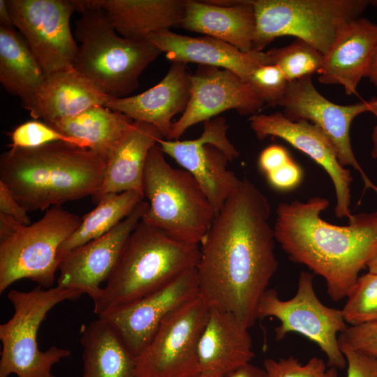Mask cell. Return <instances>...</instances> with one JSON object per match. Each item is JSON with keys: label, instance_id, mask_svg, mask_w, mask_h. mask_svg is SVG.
<instances>
[{"label": "cell", "instance_id": "3957f363", "mask_svg": "<svg viewBox=\"0 0 377 377\" xmlns=\"http://www.w3.org/2000/svg\"><path fill=\"white\" fill-rule=\"evenodd\" d=\"M107 161L86 147L54 142L34 148H14L0 156V180L29 212L95 196Z\"/></svg>", "mask_w": 377, "mask_h": 377}, {"label": "cell", "instance_id": "52a82bcc", "mask_svg": "<svg viewBox=\"0 0 377 377\" xmlns=\"http://www.w3.org/2000/svg\"><path fill=\"white\" fill-rule=\"evenodd\" d=\"M81 221L61 206L50 207L29 225L0 214V293L24 279L50 288L61 263L59 249Z\"/></svg>", "mask_w": 377, "mask_h": 377}, {"label": "cell", "instance_id": "6da1fadb", "mask_svg": "<svg viewBox=\"0 0 377 377\" xmlns=\"http://www.w3.org/2000/svg\"><path fill=\"white\" fill-rule=\"evenodd\" d=\"M267 198L244 178L215 215L196 266L199 295L209 308L235 315L247 328L279 263Z\"/></svg>", "mask_w": 377, "mask_h": 377}, {"label": "cell", "instance_id": "5b68a950", "mask_svg": "<svg viewBox=\"0 0 377 377\" xmlns=\"http://www.w3.org/2000/svg\"><path fill=\"white\" fill-rule=\"evenodd\" d=\"M75 31L80 45L74 68L110 97L134 91L142 73L162 53L147 40L120 36L101 8L81 13Z\"/></svg>", "mask_w": 377, "mask_h": 377}, {"label": "cell", "instance_id": "7a4b0ae2", "mask_svg": "<svg viewBox=\"0 0 377 377\" xmlns=\"http://www.w3.org/2000/svg\"><path fill=\"white\" fill-rule=\"evenodd\" d=\"M329 205L322 197L281 202L273 229L290 259L324 278L328 295L339 302L377 252V212L352 214L348 225L337 226L320 216Z\"/></svg>", "mask_w": 377, "mask_h": 377}, {"label": "cell", "instance_id": "ba28073f", "mask_svg": "<svg viewBox=\"0 0 377 377\" xmlns=\"http://www.w3.org/2000/svg\"><path fill=\"white\" fill-rule=\"evenodd\" d=\"M82 295L58 286L50 288L38 286L29 291L10 290L8 299L14 312L0 325V377L11 374L17 377H56L52 373L53 366L68 357L71 352L57 346L40 350L38 331L52 308L66 300H77Z\"/></svg>", "mask_w": 377, "mask_h": 377}, {"label": "cell", "instance_id": "7bdbcfd3", "mask_svg": "<svg viewBox=\"0 0 377 377\" xmlns=\"http://www.w3.org/2000/svg\"><path fill=\"white\" fill-rule=\"evenodd\" d=\"M0 26L5 27H14L6 0H0Z\"/></svg>", "mask_w": 377, "mask_h": 377}, {"label": "cell", "instance_id": "d6986e66", "mask_svg": "<svg viewBox=\"0 0 377 377\" xmlns=\"http://www.w3.org/2000/svg\"><path fill=\"white\" fill-rule=\"evenodd\" d=\"M190 74L186 64L172 63L157 84L137 95L110 97L104 106L133 121L155 126L165 139L169 140L173 117L183 113L189 100Z\"/></svg>", "mask_w": 377, "mask_h": 377}, {"label": "cell", "instance_id": "836d02e7", "mask_svg": "<svg viewBox=\"0 0 377 377\" xmlns=\"http://www.w3.org/2000/svg\"><path fill=\"white\" fill-rule=\"evenodd\" d=\"M10 137L11 143L9 147L14 148H34L59 141L80 146L77 140L38 119L29 120L17 126L10 133Z\"/></svg>", "mask_w": 377, "mask_h": 377}, {"label": "cell", "instance_id": "ab89813d", "mask_svg": "<svg viewBox=\"0 0 377 377\" xmlns=\"http://www.w3.org/2000/svg\"><path fill=\"white\" fill-rule=\"evenodd\" d=\"M291 159L289 152L285 147L279 145H272L261 151L258 158V166L265 175H267Z\"/></svg>", "mask_w": 377, "mask_h": 377}, {"label": "cell", "instance_id": "d590c367", "mask_svg": "<svg viewBox=\"0 0 377 377\" xmlns=\"http://www.w3.org/2000/svg\"><path fill=\"white\" fill-rule=\"evenodd\" d=\"M347 366V377H377V357L354 349L339 339Z\"/></svg>", "mask_w": 377, "mask_h": 377}, {"label": "cell", "instance_id": "f546056e", "mask_svg": "<svg viewBox=\"0 0 377 377\" xmlns=\"http://www.w3.org/2000/svg\"><path fill=\"white\" fill-rule=\"evenodd\" d=\"M144 200V197L135 191L108 193L102 196L96 202L97 205L82 217L80 226L61 244L59 249L61 261L72 249L112 230Z\"/></svg>", "mask_w": 377, "mask_h": 377}, {"label": "cell", "instance_id": "ffe728a7", "mask_svg": "<svg viewBox=\"0 0 377 377\" xmlns=\"http://www.w3.org/2000/svg\"><path fill=\"white\" fill-rule=\"evenodd\" d=\"M376 47V23L362 17L348 22L324 54L319 82L341 84L346 94H356L360 82L367 77Z\"/></svg>", "mask_w": 377, "mask_h": 377}, {"label": "cell", "instance_id": "44dd1931", "mask_svg": "<svg viewBox=\"0 0 377 377\" xmlns=\"http://www.w3.org/2000/svg\"><path fill=\"white\" fill-rule=\"evenodd\" d=\"M147 40L164 52L172 63L218 67L235 73L245 81L257 66L269 64L267 52H244L207 36H190L168 30L153 34Z\"/></svg>", "mask_w": 377, "mask_h": 377}, {"label": "cell", "instance_id": "e0dca14e", "mask_svg": "<svg viewBox=\"0 0 377 377\" xmlns=\"http://www.w3.org/2000/svg\"><path fill=\"white\" fill-rule=\"evenodd\" d=\"M199 295L196 267L166 286L98 316L108 321L135 356L149 344L163 321Z\"/></svg>", "mask_w": 377, "mask_h": 377}, {"label": "cell", "instance_id": "f6af8a7d", "mask_svg": "<svg viewBox=\"0 0 377 377\" xmlns=\"http://www.w3.org/2000/svg\"><path fill=\"white\" fill-rule=\"evenodd\" d=\"M367 267L369 270L368 272L377 274V252L369 261Z\"/></svg>", "mask_w": 377, "mask_h": 377}, {"label": "cell", "instance_id": "277c9868", "mask_svg": "<svg viewBox=\"0 0 377 377\" xmlns=\"http://www.w3.org/2000/svg\"><path fill=\"white\" fill-rule=\"evenodd\" d=\"M200 256V246L174 239L141 219L94 301V313L100 316L166 286L196 267Z\"/></svg>", "mask_w": 377, "mask_h": 377}, {"label": "cell", "instance_id": "30bf717a", "mask_svg": "<svg viewBox=\"0 0 377 377\" xmlns=\"http://www.w3.org/2000/svg\"><path fill=\"white\" fill-rule=\"evenodd\" d=\"M273 317L280 325L275 328L277 341L288 333H298L319 346L327 358V365L343 369L346 361L339 344V334L348 327L341 309L329 307L317 297L313 276L302 272L295 295L281 300L274 288L267 289L258 306V318Z\"/></svg>", "mask_w": 377, "mask_h": 377}, {"label": "cell", "instance_id": "2e32d148", "mask_svg": "<svg viewBox=\"0 0 377 377\" xmlns=\"http://www.w3.org/2000/svg\"><path fill=\"white\" fill-rule=\"evenodd\" d=\"M148 207L144 200L112 230L72 249L62 258L58 286L87 294L93 302L117 267L126 243Z\"/></svg>", "mask_w": 377, "mask_h": 377}, {"label": "cell", "instance_id": "603a6c76", "mask_svg": "<svg viewBox=\"0 0 377 377\" xmlns=\"http://www.w3.org/2000/svg\"><path fill=\"white\" fill-rule=\"evenodd\" d=\"M256 24L251 0H186L180 26L250 52L253 50Z\"/></svg>", "mask_w": 377, "mask_h": 377}, {"label": "cell", "instance_id": "7c38bea8", "mask_svg": "<svg viewBox=\"0 0 377 377\" xmlns=\"http://www.w3.org/2000/svg\"><path fill=\"white\" fill-rule=\"evenodd\" d=\"M228 125L219 117L203 122L200 136L194 140L161 139L158 146L165 154L189 172L216 214L239 188L242 179L227 167L239 156L227 137Z\"/></svg>", "mask_w": 377, "mask_h": 377}, {"label": "cell", "instance_id": "4316f807", "mask_svg": "<svg viewBox=\"0 0 377 377\" xmlns=\"http://www.w3.org/2000/svg\"><path fill=\"white\" fill-rule=\"evenodd\" d=\"M82 377H138L136 356L112 325L98 317L82 331Z\"/></svg>", "mask_w": 377, "mask_h": 377}, {"label": "cell", "instance_id": "83f0119b", "mask_svg": "<svg viewBox=\"0 0 377 377\" xmlns=\"http://www.w3.org/2000/svg\"><path fill=\"white\" fill-rule=\"evenodd\" d=\"M132 122L124 114L98 105L77 116L48 124L107 161Z\"/></svg>", "mask_w": 377, "mask_h": 377}, {"label": "cell", "instance_id": "8992f818", "mask_svg": "<svg viewBox=\"0 0 377 377\" xmlns=\"http://www.w3.org/2000/svg\"><path fill=\"white\" fill-rule=\"evenodd\" d=\"M142 190L148 207L142 221L174 239L200 246L215 212L193 175L172 167L158 145L149 153Z\"/></svg>", "mask_w": 377, "mask_h": 377}, {"label": "cell", "instance_id": "5bb4252c", "mask_svg": "<svg viewBox=\"0 0 377 377\" xmlns=\"http://www.w3.org/2000/svg\"><path fill=\"white\" fill-rule=\"evenodd\" d=\"M290 121L306 120L321 130L331 142L340 163L352 166L362 177L364 186L377 195V185L364 173L352 149L350 128L353 119L369 112V101L354 104H336L323 96L315 87L312 75L289 82L279 105Z\"/></svg>", "mask_w": 377, "mask_h": 377}, {"label": "cell", "instance_id": "ac0fdd59", "mask_svg": "<svg viewBox=\"0 0 377 377\" xmlns=\"http://www.w3.org/2000/svg\"><path fill=\"white\" fill-rule=\"evenodd\" d=\"M250 128L259 140L276 137L309 156L320 165L331 178L335 189L337 217H346L352 214L350 184L352 177L348 169L339 162L333 145L320 128L306 120L292 121L282 112L250 116Z\"/></svg>", "mask_w": 377, "mask_h": 377}, {"label": "cell", "instance_id": "e575fe53", "mask_svg": "<svg viewBox=\"0 0 377 377\" xmlns=\"http://www.w3.org/2000/svg\"><path fill=\"white\" fill-rule=\"evenodd\" d=\"M247 82L263 103L270 106L279 105L289 83L280 68L273 64L257 66Z\"/></svg>", "mask_w": 377, "mask_h": 377}, {"label": "cell", "instance_id": "cb8c5ba5", "mask_svg": "<svg viewBox=\"0 0 377 377\" xmlns=\"http://www.w3.org/2000/svg\"><path fill=\"white\" fill-rule=\"evenodd\" d=\"M109 98L72 68L46 76L39 89L22 106L34 119L50 124L77 116L93 106L104 105Z\"/></svg>", "mask_w": 377, "mask_h": 377}, {"label": "cell", "instance_id": "4fadbf2b", "mask_svg": "<svg viewBox=\"0 0 377 377\" xmlns=\"http://www.w3.org/2000/svg\"><path fill=\"white\" fill-rule=\"evenodd\" d=\"M13 26L21 33L45 76L74 68L78 46L70 20L74 0H6Z\"/></svg>", "mask_w": 377, "mask_h": 377}, {"label": "cell", "instance_id": "bcb514c9", "mask_svg": "<svg viewBox=\"0 0 377 377\" xmlns=\"http://www.w3.org/2000/svg\"><path fill=\"white\" fill-rule=\"evenodd\" d=\"M369 4L377 8V0H371L369 1Z\"/></svg>", "mask_w": 377, "mask_h": 377}, {"label": "cell", "instance_id": "ee69618b", "mask_svg": "<svg viewBox=\"0 0 377 377\" xmlns=\"http://www.w3.org/2000/svg\"><path fill=\"white\" fill-rule=\"evenodd\" d=\"M374 86L377 87V47L373 56L367 77Z\"/></svg>", "mask_w": 377, "mask_h": 377}, {"label": "cell", "instance_id": "b9f144b4", "mask_svg": "<svg viewBox=\"0 0 377 377\" xmlns=\"http://www.w3.org/2000/svg\"><path fill=\"white\" fill-rule=\"evenodd\" d=\"M369 101V112H371L377 119V98L373 97ZM373 147L371 156L373 158H377V124L374 127L371 134Z\"/></svg>", "mask_w": 377, "mask_h": 377}, {"label": "cell", "instance_id": "74e56055", "mask_svg": "<svg viewBox=\"0 0 377 377\" xmlns=\"http://www.w3.org/2000/svg\"><path fill=\"white\" fill-rule=\"evenodd\" d=\"M269 184L279 191L296 188L303 178L302 168L292 158L279 169L266 175Z\"/></svg>", "mask_w": 377, "mask_h": 377}, {"label": "cell", "instance_id": "7402d4cb", "mask_svg": "<svg viewBox=\"0 0 377 377\" xmlns=\"http://www.w3.org/2000/svg\"><path fill=\"white\" fill-rule=\"evenodd\" d=\"M198 354L201 375L226 377L254 357L249 328L232 313L209 308Z\"/></svg>", "mask_w": 377, "mask_h": 377}, {"label": "cell", "instance_id": "d6a6232c", "mask_svg": "<svg viewBox=\"0 0 377 377\" xmlns=\"http://www.w3.org/2000/svg\"><path fill=\"white\" fill-rule=\"evenodd\" d=\"M263 369L267 377H338L337 369L318 357H311L305 364L293 356L278 360L266 359Z\"/></svg>", "mask_w": 377, "mask_h": 377}, {"label": "cell", "instance_id": "f35d334b", "mask_svg": "<svg viewBox=\"0 0 377 377\" xmlns=\"http://www.w3.org/2000/svg\"><path fill=\"white\" fill-rule=\"evenodd\" d=\"M0 214L10 216L24 225L31 224L28 212L15 198L9 188L1 180Z\"/></svg>", "mask_w": 377, "mask_h": 377}, {"label": "cell", "instance_id": "8fae6325", "mask_svg": "<svg viewBox=\"0 0 377 377\" xmlns=\"http://www.w3.org/2000/svg\"><path fill=\"white\" fill-rule=\"evenodd\" d=\"M209 307L198 295L161 323L149 344L136 356L138 377H198V344Z\"/></svg>", "mask_w": 377, "mask_h": 377}, {"label": "cell", "instance_id": "9c48e42d", "mask_svg": "<svg viewBox=\"0 0 377 377\" xmlns=\"http://www.w3.org/2000/svg\"><path fill=\"white\" fill-rule=\"evenodd\" d=\"M256 14L253 50L290 36L325 54L339 31L361 17L369 0H251Z\"/></svg>", "mask_w": 377, "mask_h": 377}, {"label": "cell", "instance_id": "8d00e7d4", "mask_svg": "<svg viewBox=\"0 0 377 377\" xmlns=\"http://www.w3.org/2000/svg\"><path fill=\"white\" fill-rule=\"evenodd\" d=\"M339 339L354 349L377 357V324L348 326Z\"/></svg>", "mask_w": 377, "mask_h": 377}, {"label": "cell", "instance_id": "7dc6e473", "mask_svg": "<svg viewBox=\"0 0 377 377\" xmlns=\"http://www.w3.org/2000/svg\"><path fill=\"white\" fill-rule=\"evenodd\" d=\"M198 377H210V376H204V375H199Z\"/></svg>", "mask_w": 377, "mask_h": 377}, {"label": "cell", "instance_id": "4dcf8cb0", "mask_svg": "<svg viewBox=\"0 0 377 377\" xmlns=\"http://www.w3.org/2000/svg\"><path fill=\"white\" fill-rule=\"evenodd\" d=\"M266 52L269 64L279 67L288 82L318 73L324 59L322 52L298 38L288 45L274 47Z\"/></svg>", "mask_w": 377, "mask_h": 377}, {"label": "cell", "instance_id": "60d3db41", "mask_svg": "<svg viewBox=\"0 0 377 377\" xmlns=\"http://www.w3.org/2000/svg\"><path fill=\"white\" fill-rule=\"evenodd\" d=\"M226 377H267V376L263 368L249 363L237 369Z\"/></svg>", "mask_w": 377, "mask_h": 377}, {"label": "cell", "instance_id": "f1b7e54d", "mask_svg": "<svg viewBox=\"0 0 377 377\" xmlns=\"http://www.w3.org/2000/svg\"><path fill=\"white\" fill-rule=\"evenodd\" d=\"M45 75L22 34L0 26V82L21 103L39 89Z\"/></svg>", "mask_w": 377, "mask_h": 377}, {"label": "cell", "instance_id": "484cf974", "mask_svg": "<svg viewBox=\"0 0 377 377\" xmlns=\"http://www.w3.org/2000/svg\"><path fill=\"white\" fill-rule=\"evenodd\" d=\"M185 3L186 0H98L116 31L137 40L180 25Z\"/></svg>", "mask_w": 377, "mask_h": 377}, {"label": "cell", "instance_id": "9a60e30c", "mask_svg": "<svg viewBox=\"0 0 377 377\" xmlns=\"http://www.w3.org/2000/svg\"><path fill=\"white\" fill-rule=\"evenodd\" d=\"M265 105L251 85L235 73L198 66L190 74V96L181 117L174 121L169 140H178L191 126L230 110L253 115Z\"/></svg>", "mask_w": 377, "mask_h": 377}, {"label": "cell", "instance_id": "1f68e13d", "mask_svg": "<svg viewBox=\"0 0 377 377\" xmlns=\"http://www.w3.org/2000/svg\"><path fill=\"white\" fill-rule=\"evenodd\" d=\"M346 297L341 311L347 324H377V274L360 276Z\"/></svg>", "mask_w": 377, "mask_h": 377}, {"label": "cell", "instance_id": "d4e9b609", "mask_svg": "<svg viewBox=\"0 0 377 377\" xmlns=\"http://www.w3.org/2000/svg\"><path fill=\"white\" fill-rule=\"evenodd\" d=\"M164 137L154 126L133 121L110 153L104 180L94 202L104 195L135 191L144 197L143 176L149 153Z\"/></svg>", "mask_w": 377, "mask_h": 377}]
</instances>
